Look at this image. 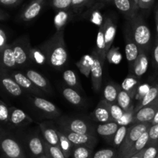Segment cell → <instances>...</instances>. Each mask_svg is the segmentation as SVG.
I'll return each instance as SVG.
<instances>
[{
	"mask_svg": "<svg viewBox=\"0 0 158 158\" xmlns=\"http://www.w3.org/2000/svg\"><path fill=\"white\" fill-rule=\"evenodd\" d=\"M47 59L48 64L55 69H61L68 61V52L63 31L56 32L50 39L40 46Z\"/></svg>",
	"mask_w": 158,
	"mask_h": 158,
	"instance_id": "6da1fadb",
	"label": "cell"
},
{
	"mask_svg": "<svg viewBox=\"0 0 158 158\" xmlns=\"http://www.w3.org/2000/svg\"><path fill=\"white\" fill-rule=\"evenodd\" d=\"M131 35L140 50L148 52L151 45V32L144 19L137 14L128 21Z\"/></svg>",
	"mask_w": 158,
	"mask_h": 158,
	"instance_id": "7a4b0ae2",
	"label": "cell"
},
{
	"mask_svg": "<svg viewBox=\"0 0 158 158\" xmlns=\"http://www.w3.org/2000/svg\"><path fill=\"white\" fill-rule=\"evenodd\" d=\"M0 150L6 158H26L19 143L0 126Z\"/></svg>",
	"mask_w": 158,
	"mask_h": 158,
	"instance_id": "3957f363",
	"label": "cell"
},
{
	"mask_svg": "<svg viewBox=\"0 0 158 158\" xmlns=\"http://www.w3.org/2000/svg\"><path fill=\"white\" fill-rule=\"evenodd\" d=\"M151 126V123H143L133 124L132 126L128 127L126 137L121 146L118 149L119 158H123L124 157L125 154L128 152V151L131 149L134 143L141 137L143 133L149 130Z\"/></svg>",
	"mask_w": 158,
	"mask_h": 158,
	"instance_id": "277c9868",
	"label": "cell"
},
{
	"mask_svg": "<svg viewBox=\"0 0 158 158\" xmlns=\"http://www.w3.org/2000/svg\"><path fill=\"white\" fill-rule=\"evenodd\" d=\"M11 44L13 49L17 67L22 68L27 66L30 63L29 52L32 47L28 37H20Z\"/></svg>",
	"mask_w": 158,
	"mask_h": 158,
	"instance_id": "5b68a950",
	"label": "cell"
},
{
	"mask_svg": "<svg viewBox=\"0 0 158 158\" xmlns=\"http://www.w3.org/2000/svg\"><path fill=\"white\" fill-rule=\"evenodd\" d=\"M7 72L23 90L27 91V92L30 93L31 94H32L33 96H36V97H42L45 95L44 92H43L41 89L35 86L24 73L15 70V69L7 70Z\"/></svg>",
	"mask_w": 158,
	"mask_h": 158,
	"instance_id": "8992f818",
	"label": "cell"
},
{
	"mask_svg": "<svg viewBox=\"0 0 158 158\" xmlns=\"http://www.w3.org/2000/svg\"><path fill=\"white\" fill-rule=\"evenodd\" d=\"M60 131L67 137L74 147L84 146L94 149L97 143V138L95 135L77 134L62 127H60Z\"/></svg>",
	"mask_w": 158,
	"mask_h": 158,
	"instance_id": "52a82bcc",
	"label": "cell"
},
{
	"mask_svg": "<svg viewBox=\"0 0 158 158\" xmlns=\"http://www.w3.org/2000/svg\"><path fill=\"white\" fill-rule=\"evenodd\" d=\"M94 63L91 68V81H92L93 89L95 92H99L101 89L103 82V60L94 49L92 52Z\"/></svg>",
	"mask_w": 158,
	"mask_h": 158,
	"instance_id": "ba28073f",
	"label": "cell"
},
{
	"mask_svg": "<svg viewBox=\"0 0 158 158\" xmlns=\"http://www.w3.org/2000/svg\"><path fill=\"white\" fill-rule=\"evenodd\" d=\"M60 127L65 128L71 132L81 134H91L94 135V129L87 122L80 119L63 120L59 123Z\"/></svg>",
	"mask_w": 158,
	"mask_h": 158,
	"instance_id": "9c48e42d",
	"label": "cell"
},
{
	"mask_svg": "<svg viewBox=\"0 0 158 158\" xmlns=\"http://www.w3.org/2000/svg\"><path fill=\"white\" fill-rule=\"evenodd\" d=\"M0 87L9 95L19 97L23 94V89L11 77L6 69H0Z\"/></svg>",
	"mask_w": 158,
	"mask_h": 158,
	"instance_id": "30bf717a",
	"label": "cell"
},
{
	"mask_svg": "<svg viewBox=\"0 0 158 158\" xmlns=\"http://www.w3.org/2000/svg\"><path fill=\"white\" fill-rule=\"evenodd\" d=\"M125 54H126V58L129 65L130 72L132 69L134 64L135 63L136 60L138 58L140 55V49L138 47L135 42L134 41L131 35V31L129 29H127L125 31Z\"/></svg>",
	"mask_w": 158,
	"mask_h": 158,
	"instance_id": "8fae6325",
	"label": "cell"
},
{
	"mask_svg": "<svg viewBox=\"0 0 158 158\" xmlns=\"http://www.w3.org/2000/svg\"><path fill=\"white\" fill-rule=\"evenodd\" d=\"M158 111V97L154 101L141 108L134 114L133 124L151 123Z\"/></svg>",
	"mask_w": 158,
	"mask_h": 158,
	"instance_id": "7c38bea8",
	"label": "cell"
},
{
	"mask_svg": "<svg viewBox=\"0 0 158 158\" xmlns=\"http://www.w3.org/2000/svg\"><path fill=\"white\" fill-rule=\"evenodd\" d=\"M47 0H32L21 12L19 19L23 22H30L40 14Z\"/></svg>",
	"mask_w": 158,
	"mask_h": 158,
	"instance_id": "4fadbf2b",
	"label": "cell"
},
{
	"mask_svg": "<svg viewBox=\"0 0 158 158\" xmlns=\"http://www.w3.org/2000/svg\"><path fill=\"white\" fill-rule=\"evenodd\" d=\"M32 103L35 108L40 110L41 112L44 113L46 115L52 116V117H56L60 115V111L57 106L43 97L33 96Z\"/></svg>",
	"mask_w": 158,
	"mask_h": 158,
	"instance_id": "5bb4252c",
	"label": "cell"
},
{
	"mask_svg": "<svg viewBox=\"0 0 158 158\" xmlns=\"http://www.w3.org/2000/svg\"><path fill=\"white\" fill-rule=\"evenodd\" d=\"M24 73L32 82V83L39 89H41L43 92L49 94H52V88H51L50 83L43 74L31 69H26Z\"/></svg>",
	"mask_w": 158,
	"mask_h": 158,
	"instance_id": "9a60e30c",
	"label": "cell"
},
{
	"mask_svg": "<svg viewBox=\"0 0 158 158\" xmlns=\"http://www.w3.org/2000/svg\"><path fill=\"white\" fill-rule=\"evenodd\" d=\"M33 120L21 109L9 107V123L15 127H23L32 123Z\"/></svg>",
	"mask_w": 158,
	"mask_h": 158,
	"instance_id": "2e32d148",
	"label": "cell"
},
{
	"mask_svg": "<svg viewBox=\"0 0 158 158\" xmlns=\"http://www.w3.org/2000/svg\"><path fill=\"white\" fill-rule=\"evenodd\" d=\"M17 68L12 44H9L4 49L0 51V69L14 70Z\"/></svg>",
	"mask_w": 158,
	"mask_h": 158,
	"instance_id": "e0dca14e",
	"label": "cell"
},
{
	"mask_svg": "<svg viewBox=\"0 0 158 158\" xmlns=\"http://www.w3.org/2000/svg\"><path fill=\"white\" fill-rule=\"evenodd\" d=\"M147 52H148L140 50V55L134 64L130 74H132L140 79L146 73L148 69V66H149V59H148Z\"/></svg>",
	"mask_w": 158,
	"mask_h": 158,
	"instance_id": "ac0fdd59",
	"label": "cell"
},
{
	"mask_svg": "<svg viewBox=\"0 0 158 158\" xmlns=\"http://www.w3.org/2000/svg\"><path fill=\"white\" fill-rule=\"evenodd\" d=\"M117 9L126 17L127 21L137 15L138 9L136 8L133 0H113Z\"/></svg>",
	"mask_w": 158,
	"mask_h": 158,
	"instance_id": "d6986e66",
	"label": "cell"
},
{
	"mask_svg": "<svg viewBox=\"0 0 158 158\" xmlns=\"http://www.w3.org/2000/svg\"><path fill=\"white\" fill-rule=\"evenodd\" d=\"M39 127L43 136V140L52 146L59 147L58 130L49 126L46 123H39Z\"/></svg>",
	"mask_w": 158,
	"mask_h": 158,
	"instance_id": "ffe728a7",
	"label": "cell"
},
{
	"mask_svg": "<svg viewBox=\"0 0 158 158\" xmlns=\"http://www.w3.org/2000/svg\"><path fill=\"white\" fill-rule=\"evenodd\" d=\"M92 115L94 120L100 123H105L113 121L107 103L104 100H100V102L94 110Z\"/></svg>",
	"mask_w": 158,
	"mask_h": 158,
	"instance_id": "44dd1931",
	"label": "cell"
},
{
	"mask_svg": "<svg viewBox=\"0 0 158 158\" xmlns=\"http://www.w3.org/2000/svg\"><path fill=\"white\" fill-rule=\"evenodd\" d=\"M119 127H120V126L117 122L110 121L108 122V123H100L97 126L96 131L102 137L107 140H111V142H112L114 135L118 131Z\"/></svg>",
	"mask_w": 158,
	"mask_h": 158,
	"instance_id": "7402d4cb",
	"label": "cell"
},
{
	"mask_svg": "<svg viewBox=\"0 0 158 158\" xmlns=\"http://www.w3.org/2000/svg\"><path fill=\"white\" fill-rule=\"evenodd\" d=\"M103 24L104 26V36L106 52H108V50L113 46V43H114L116 33H117V26L110 17H106Z\"/></svg>",
	"mask_w": 158,
	"mask_h": 158,
	"instance_id": "603a6c76",
	"label": "cell"
},
{
	"mask_svg": "<svg viewBox=\"0 0 158 158\" xmlns=\"http://www.w3.org/2000/svg\"><path fill=\"white\" fill-rule=\"evenodd\" d=\"M28 148L32 155L35 157L45 154L44 140L38 136H32L28 140Z\"/></svg>",
	"mask_w": 158,
	"mask_h": 158,
	"instance_id": "cb8c5ba5",
	"label": "cell"
},
{
	"mask_svg": "<svg viewBox=\"0 0 158 158\" xmlns=\"http://www.w3.org/2000/svg\"><path fill=\"white\" fill-rule=\"evenodd\" d=\"M148 143H149V135H148V131L142 134L141 137L134 143V144L131 147V149L128 151V152L125 154L123 158H128L133 155H135L137 153L145 149L148 146Z\"/></svg>",
	"mask_w": 158,
	"mask_h": 158,
	"instance_id": "d4e9b609",
	"label": "cell"
},
{
	"mask_svg": "<svg viewBox=\"0 0 158 158\" xmlns=\"http://www.w3.org/2000/svg\"><path fill=\"white\" fill-rule=\"evenodd\" d=\"M72 14L70 11L68 10H60L57 11L56 14L54 16V26H55L56 32L63 31L64 27L71 19Z\"/></svg>",
	"mask_w": 158,
	"mask_h": 158,
	"instance_id": "484cf974",
	"label": "cell"
},
{
	"mask_svg": "<svg viewBox=\"0 0 158 158\" xmlns=\"http://www.w3.org/2000/svg\"><path fill=\"white\" fill-rule=\"evenodd\" d=\"M120 89V86L116 84L114 82H109L103 89V100L107 103H117V97Z\"/></svg>",
	"mask_w": 158,
	"mask_h": 158,
	"instance_id": "4316f807",
	"label": "cell"
},
{
	"mask_svg": "<svg viewBox=\"0 0 158 158\" xmlns=\"http://www.w3.org/2000/svg\"><path fill=\"white\" fill-rule=\"evenodd\" d=\"M139 86H140L139 78L136 77L135 76L132 75V74H129L124 79V80L122 82L120 87H121L122 89H123L124 91L127 92L128 94H131L134 98Z\"/></svg>",
	"mask_w": 158,
	"mask_h": 158,
	"instance_id": "83f0119b",
	"label": "cell"
},
{
	"mask_svg": "<svg viewBox=\"0 0 158 158\" xmlns=\"http://www.w3.org/2000/svg\"><path fill=\"white\" fill-rule=\"evenodd\" d=\"M95 50L100 56V59L104 62L106 60V42H105V36H104V26L102 23L101 26L99 28L98 32L97 35V45H96Z\"/></svg>",
	"mask_w": 158,
	"mask_h": 158,
	"instance_id": "f1b7e54d",
	"label": "cell"
},
{
	"mask_svg": "<svg viewBox=\"0 0 158 158\" xmlns=\"http://www.w3.org/2000/svg\"><path fill=\"white\" fill-rule=\"evenodd\" d=\"M158 97V83L154 84V86H151L150 88L149 91L148 92V94L145 95V97L142 99L140 101H139L137 103V104H136V106H134V112H137L139 110H140L141 108L144 107L145 106H148V104H150L151 103H152L153 101L156 100Z\"/></svg>",
	"mask_w": 158,
	"mask_h": 158,
	"instance_id": "f546056e",
	"label": "cell"
},
{
	"mask_svg": "<svg viewBox=\"0 0 158 158\" xmlns=\"http://www.w3.org/2000/svg\"><path fill=\"white\" fill-rule=\"evenodd\" d=\"M62 94L69 103L74 106H81L83 99L80 94L73 88L66 86L62 89Z\"/></svg>",
	"mask_w": 158,
	"mask_h": 158,
	"instance_id": "4dcf8cb0",
	"label": "cell"
},
{
	"mask_svg": "<svg viewBox=\"0 0 158 158\" xmlns=\"http://www.w3.org/2000/svg\"><path fill=\"white\" fill-rule=\"evenodd\" d=\"M94 58L92 55H84L77 63V66L80 69V73L86 77H89L91 74V68H92Z\"/></svg>",
	"mask_w": 158,
	"mask_h": 158,
	"instance_id": "1f68e13d",
	"label": "cell"
},
{
	"mask_svg": "<svg viewBox=\"0 0 158 158\" xmlns=\"http://www.w3.org/2000/svg\"><path fill=\"white\" fill-rule=\"evenodd\" d=\"M133 99H134V97L131 94H128L123 89H120L119 91L118 97H117V103L123 109V110L126 112V111L130 110L134 107V105L132 104Z\"/></svg>",
	"mask_w": 158,
	"mask_h": 158,
	"instance_id": "d6a6232c",
	"label": "cell"
},
{
	"mask_svg": "<svg viewBox=\"0 0 158 158\" xmlns=\"http://www.w3.org/2000/svg\"><path fill=\"white\" fill-rule=\"evenodd\" d=\"M59 134V148L63 151V154L66 158H69L72 156L74 146L71 143L70 140L67 138L66 135L63 132L58 130Z\"/></svg>",
	"mask_w": 158,
	"mask_h": 158,
	"instance_id": "836d02e7",
	"label": "cell"
},
{
	"mask_svg": "<svg viewBox=\"0 0 158 158\" xmlns=\"http://www.w3.org/2000/svg\"><path fill=\"white\" fill-rule=\"evenodd\" d=\"M29 59H30V63H33L40 66H43L48 63L46 55L40 46L31 47L29 52Z\"/></svg>",
	"mask_w": 158,
	"mask_h": 158,
	"instance_id": "e575fe53",
	"label": "cell"
},
{
	"mask_svg": "<svg viewBox=\"0 0 158 158\" xmlns=\"http://www.w3.org/2000/svg\"><path fill=\"white\" fill-rule=\"evenodd\" d=\"M63 78L65 83L69 87L73 88L75 89H81V86H80V83L79 82L78 77H77L76 73L72 69L65 70L63 73Z\"/></svg>",
	"mask_w": 158,
	"mask_h": 158,
	"instance_id": "d590c367",
	"label": "cell"
},
{
	"mask_svg": "<svg viewBox=\"0 0 158 158\" xmlns=\"http://www.w3.org/2000/svg\"><path fill=\"white\" fill-rule=\"evenodd\" d=\"M94 149L84 146L74 147L72 153L73 158H93Z\"/></svg>",
	"mask_w": 158,
	"mask_h": 158,
	"instance_id": "8d00e7d4",
	"label": "cell"
},
{
	"mask_svg": "<svg viewBox=\"0 0 158 158\" xmlns=\"http://www.w3.org/2000/svg\"><path fill=\"white\" fill-rule=\"evenodd\" d=\"M128 127L127 126H120L118 131L114 135V139H113V146L116 148H120L121 144L123 143L125 137H126L127 134Z\"/></svg>",
	"mask_w": 158,
	"mask_h": 158,
	"instance_id": "74e56055",
	"label": "cell"
},
{
	"mask_svg": "<svg viewBox=\"0 0 158 158\" xmlns=\"http://www.w3.org/2000/svg\"><path fill=\"white\" fill-rule=\"evenodd\" d=\"M45 154L49 158H66L59 147L52 146L44 141Z\"/></svg>",
	"mask_w": 158,
	"mask_h": 158,
	"instance_id": "f35d334b",
	"label": "cell"
},
{
	"mask_svg": "<svg viewBox=\"0 0 158 158\" xmlns=\"http://www.w3.org/2000/svg\"><path fill=\"white\" fill-rule=\"evenodd\" d=\"M106 103H107L108 108H109V110L110 113L113 121L117 122L123 117V114H124V111L117 104V103H107L106 102Z\"/></svg>",
	"mask_w": 158,
	"mask_h": 158,
	"instance_id": "ab89813d",
	"label": "cell"
},
{
	"mask_svg": "<svg viewBox=\"0 0 158 158\" xmlns=\"http://www.w3.org/2000/svg\"><path fill=\"white\" fill-rule=\"evenodd\" d=\"M106 60H107L110 63H114V64L120 63L122 60V56L119 51V48L112 46L106 53Z\"/></svg>",
	"mask_w": 158,
	"mask_h": 158,
	"instance_id": "60d3db41",
	"label": "cell"
},
{
	"mask_svg": "<svg viewBox=\"0 0 158 158\" xmlns=\"http://www.w3.org/2000/svg\"><path fill=\"white\" fill-rule=\"evenodd\" d=\"M93 158H119L118 151L115 149H102L94 153Z\"/></svg>",
	"mask_w": 158,
	"mask_h": 158,
	"instance_id": "b9f144b4",
	"label": "cell"
},
{
	"mask_svg": "<svg viewBox=\"0 0 158 158\" xmlns=\"http://www.w3.org/2000/svg\"><path fill=\"white\" fill-rule=\"evenodd\" d=\"M134 107L131 109L130 110L126 111L123 114V117L117 122L119 126H127L129 124H133V120H134Z\"/></svg>",
	"mask_w": 158,
	"mask_h": 158,
	"instance_id": "7bdbcfd3",
	"label": "cell"
},
{
	"mask_svg": "<svg viewBox=\"0 0 158 158\" xmlns=\"http://www.w3.org/2000/svg\"><path fill=\"white\" fill-rule=\"evenodd\" d=\"M72 0H51L52 8L57 11L68 10L71 8Z\"/></svg>",
	"mask_w": 158,
	"mask_h": 158,
	"instance_id": "ee69618b",
	"label": "cell"
},
{
	"mask_svg": "<svg viewBox=\"0 0 158 158\" xmlns=\"http://www.w3.org/2000/svg\"><path fill=\"white\" fill-rule=\"evenodd\" d=\"M0 123L7 124L9 123V107L0 100Z\"/></svg>",
	"mask_w": 158,
	"mask_h": 158,
	"instance_id": "f6af8a7d",
	"label": "cell"
},
{
	"mask_svg": "<svg viewBox=\"0 0 158 158\" xmlns=\"http://www.w3.org/2000/svg\"><path fill=\"white\" fill-rule=\"evenodd\" d=\"M149 143L148 145L158 144V124L151 125L148 130Z\"/></svg>",
	"mask_w": 158,
	"mask_h": 158,
	"instance_id": "bcb514c9",
	"label": "cell"
},
{
	"mask_svg": "<svg viewBox=\"0 0 158 158\" xmlns=\"http://www.w3.org/2000/svg\"><path fill=\"white\" fill-rule=\"evenodd\" d=\"M158 155V144L148 145L143 150V158H155Z\"/></svg>",
	"mask_w": 158,
	"mask_h": 158,
	"instance_id": "7dc6e473",
	"label": "cell"
},
{
	"mask_svg": "<svg viewBox=\"0 0 158 158\" xmlns=\"http://www.w3.org/2000/svg\"><path fill=\"white\" fill-rule=\"evenodd\" d=\"M151 87V86H150L149 84H148V83H144V84L140 85L139 87L137 88V93H136L134 98H135L138 102L140 101V100L145 97V95L148 94V92L149 91L150 88Z\"/></svg>",
	"mask_w": 158,
	"mask_h": 158,
	"instance_id": "c3c4849f",
	"label": "cell"
},
{
	"mask_svg": "<svg viewBox=\"0 0 158 158\" xmlns=\"http://www.w3.org/2000/svg\"><path fill=\"white\" fill-rule=\"evenodd\" d=\"M92 2V0H72L71 8L75 12H79Z\"/></svg>",
	"mask_w": 158,
	"mask_h": 158,
	"instance_id": "681fc988",
	"label": "cell"
},
{
	"mask_svg": "<svg viewBox=\"0 0 158 158\" xmlns=\"http://www.w3.org/2000/svg\"><path fill=\"white\" fill-rule=\"evenodd\" d=\"M23 1V0H0V6L9 8L16 7Z\"/></svg>",
	"mask_w": 158,
	"mask_h": 158,
	"instance_id": "f907efd6",
	"label": "cell"
},
{
	"mask_svg": "<svg viewBox=\"0 0 158 158\" xmlns=\"http://www.w3.org/2000/svg\"><path fill=\"white\" fill-rule=\"evenodd\" d=\"M7 35L3 29L0 28V51L4 49L8 46Z\"/></svg>",
	"mask_w": 158,
	"mask_h": 158,
	"instance_id": "816d5d0a",
	"label": "cell"
},
{
	"mask_svg": "<svg viewBox=\"0 0 158 158\" xmlns=\"http://www.w3.org/2000/svg\"><path fill=\"white\" fill-rule=\"evenodd\" d=\"M153 63L154 66L158 70V38L157 37L154 43V49H153Z\"/></svg>",
	"mask_w": 158,
	"mask_h": 158,
	"instance_id": "f5cc1de1",
	"label": "cell"
},
{
	"mask_svg": "<svg viewBox=\"0 0 158 158\" xmlns=\"http://www.w3.org/2000/svg\"><path fill=\"white\" fill-rule=\"evenodd\" d=\"M154 0H139V9H148L152 7Z\"/></svg>",
	"mask_w": 158,
	"mask_h": 158,
	"instance_id": "db71d44e",
	"label": "cell"
},
{
	"mask_svg": "<svg viewBox=\"0 0 158 158\" xmlns=\"http://www.w3.org/2000/svg\"><path fill=\"white\" fill-rule=\"evenodd\" d=\"M9 18V15L5 11L0 9V21H6Z\"/></svg>",
	"mask_w": 158,
	"mask_h": 158,
	"instance_id": "11a10c76",
	"label": "cell"
},
{
	"mask_svg": "<svg viewBox=\"0 0 158 158\" xmlns=\"http://www.w3.org/2000/svg\"><path fill=\"white\" fill-rule=\"evenodd\" d=\"M155 23H156V30H157V37L158 38V6L155 9Z\"/></svg>",
	"mask_w": 158,
	"mask_h": 158,
	"instance_id": "9f6ffc18",
	"label": "cell"
},
{
	"mask_svg": "<svg viewBox=\"0 0 158 158\" xmlns=\"http://www.w3.org/2000/svg\"><path fill=\"white\" fill-rule=\"evenodd\" d=\"M143 150H144V149H143ZM143 150L142 151H140V152L137 153V154H135V155H133V156H131V157H130L128 158H143Z\"/></svg>",
	"mask_w": 158,
	"mask_h": 158,
	"instance_id": "6f0895ef",
	"label": "cell"
},
{
	"mask_svg": "<svg viewBox=\"0 0 158 158\" xmlns=\"http://www.w3.org/2000/svg\"><path fill=\"white\" fill-rule=\"evenodd\" d=\"M151 125H154V124H158V111L157 113L156 114L155 117H154V118L153 119L152 121L151 122Z\"/></svg>",
	"mask_w": 158,
	"mask_h": 158,
	"instance_id": "680465c9",
	"label": "cell"
},
{
	"mask_svg": "<svg viewBox=\"0 0 158 158\" xmlns=\"http://www.w3.org/2000/svg\"><path fill=\"white\" fill-rule=\"evenodd\" d=\"M133 1H134V5H135L136 8H137V9H139V6H138L139 0H133Z\"/></svg>",
	"mask_w": 158,
	"mask_h": 158,
	"instance_id": "91938a15",
	"label": "cell"
},
{
	"mask_svg": "<svg viewBox=\"0 0 158 158\" xmlns=\"http://www.w3.org/2000/svg\"><path fill=\"white\" fill-rule=\"evenodd\" d=\"M36 158H49V157H48L46 154H44V155H42V156H40V157H38Z\"/></svg>",
	"mask_w": 158,
	"mask_h": 158,
	"instance_id": "94428289",
	"label": "cell"
},
{
	"mask_svg": "<svg viewBox=\"0 0 158 158\" xmlns=\"http://www.w3.org/2000/svg\"><path fill=\"white\" fill-rule=\"evenodd\" d=\"M111 1H113V0H105V2H110Z\"/></svg>",
	"mask_w": 158,
	"mask_h": 158,
	"instance_id": "6125c7cd",
	"label": "cell"
},
{
	"mask_svg": "<svg viewBox=\"0 0 158 158\" xmlns=\"http://www.w3.org/2000/svg\"><path fill=\"white\" fill-rule=\"evenodd\" d=\"M100 2H105V0H99Z\"/></svg>",
	"mask_w": 158,
	"mask_h": 158,
	"instance_id": "be15d7a7",
	"label": "cell"
},
{
	"mask_svg": "<svg viewBox=\"0 0 158 158\" xmlns=\"http://www.w3.org/2000/svg\"><path fill=\"white\" fill-rule=\"evenodd\" d=\"M155 158H158V155L157 156V157H155Z\"/></svg>",
	"mask_w": 158,
	"mask_h": 158,
	"instance_id": "e7e4bbea",
	"label": "cell"
}]
</instances>
